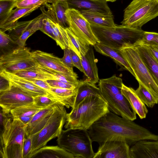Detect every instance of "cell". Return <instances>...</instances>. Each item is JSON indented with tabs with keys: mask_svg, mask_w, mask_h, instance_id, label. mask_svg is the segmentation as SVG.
<instances>
[{
	"mask_svg": "<svg viewBox=\"0 0 158 158\" xmlns=\"http://www.w3.org/2000/svg\"><path fill=\"white\" fill-rule=\"evenodd\" d=\"M45 81L51 87L73 89H75L77 87L76 86L68 84L54 79H48Z\"/></svg>",
	"mask_w": 158,
	"mask_h": 158,
	"instance_id": "b9f144b4",
	"label": "cell"
},
{
	"mask_svg": "<svg viewBox=\"0 0 158 158\" xmlns=\"http://www.w3.org/2000/svg\"><path fill=\"white\" fill-rule=\"evenodd\" d=\"M158 16L156 0H133L124 10L121 25L141 29L144 24Z\"/></svg>",
	"mask_w": 158,
	"mask_h": 158,
	"instance_id": "8992f818",
	"label": "cell"
},
{
	"mask_svg": "<svg viewBox=\"0 0 158 158\" xmlns=\"http://www.w3.org/2000/svg\"><path fill=\"white\" fill-rule=\"evenodd\" d=\"M110 111L107 103L104 98L95 96L87 97L67 114L64 128L88 130Z\"/></svg>",
	"mask_w": 158,
	"mask_h": 158,
	"instance_id": "7a4b0ae2",
	"label": "cell"
},
{
	"mask_svg": "<svg viewBox=\"0 0 158 158\" xmlns=\"http://www.w3.org/2000/svg\"><path fill=\"white\" fill-rule=\"evenodd\" d=\"M69 9L66 0H52L51 3H46L40 8L45 17L64 28L69 27L65 14Z\"/></svg>",
	"mask_w": 158,
	"mask_h": 158,
	"instance_id": "4fadbf2b",
	"label": "cell"
},
{
	"mask_svg": "<svg viewBox=\"0 0 158 158\" xmlns=\"http://www.w3.org/2000/svg\"><path fill=\"white\" fill-rule=\"evenodd\" d=\"M0 91H6L9 89L10 86L9 81L6 79L0 76Z\"/></svg>",
	"mask_w": 158,
	"mask_h": 158,
	"instance_id": "7dc6e473",
	"label": "cell"
},
{
	"mask_svg": "<svg viewBox=\"0 0 158 158\" xmlns=\"http://www.w3.org/2000/svg\"><path fill=\"white\" fill-rule=\"evenodd\" d=\"M97 42L121 50L140 44L144 31L125 26L105 27L90 24Z\"/></svg>",
	"mask_w": 158,
	"mask_h": 158,
	"instance_id": "3957f363",
	"label": "cell"
},
{
	"mask_svg": "<svg viewBox=\"0 0 158 158\" xmlns=\"http://www.w3.org/2000/svg\"><path fill=\"white\" fill-rule=\"evenodd\" d=\"M43 108L37 106L34 103L13 109L10 113L13 119H18L24 124H27L35 114Z\"/></svg>",
	"mask_w": 158,
	"mask_h": 158,
	"instance_id": "83f0119b",
	"label": "cell"
},
{
	"mask_svg": "<svg viewBox=\"0 0 158 158\" xmlns=\"http://www.w3.org/2000/svg\"><path fill=\"white\" fill-rule=\"evenodd\" d=\"M31 21V20L18 22L15 26L8 31V34L16 42L24 31L28 27Z\"/></svg>",
	"mask_w": 158,
	"mask_h": 158,
	"instance_id": "8d00e7d4",
	"label": "cell"
},
{
	"mask_svg": "<svg viewBox=\"0 0 158 158\" xmlns=\"http://www.w3.org/2000/svg\"><path fill=\"white\" fill-rule=\"evenodd\" d=\"M42 5L40 4L27 8L16 7L11 11L6 19L0 24V30L4 32L8 31L16 24L19 19L30 14Z\"/></svg>",
	"mask_w": 158,
	"mask_h": 158,
	"instance_id": "484cf974",
	"label": "cell"
},
{
	"mask_svg": "<svg viewBox=\"0 0 158 158\" xmlns=\"http://www.w3.org/2000/svg\"><path fill=\"white\" fill-rule=\"evenodd\" d=\"M135 91L142 102L148 107L152 108L157 104L151 94L141 84L139 83V86Z\"/></svg>",
	"mask_w": 158,
	"mask_h": 158,
	"instance_id": "e575fe53",
	"label": "cell"
},
{
	"mask_svg": "<svg viewBox=\"0 0 158 158\" xmlns=\"http://www.w3.org/2000/svg\"><path fill=\"white\" fill-rule=\"evenodd\" d=\"M10 85L9 89L0 91V106L4 112L9 114L13 109L34 103L31 96L18 87Z\"/></svg>",
	"mask_w": 158,
	"mask_h": 158,
	"instance_id": "8fae6325",
	"label": "cell"
},
{
	"mask_svg": "<svg viewBox=\"0 0 158 158\" xmlns=\"http://www.w3.org/2000/svg\"><path fill=\"white\" fill-rule=\"evenodd\" d=\"M16 7L20 8L31 7L47 3H51L52 0H16Z\"/></svg>",
	"mask_w": 158,
	"mask_h": 158,
	"instance_id": "ab89813d",
	"label": "cell"
},
{
	"mask_svg": "<svg viewBox=\"0 0 158 158\" xmlns=\"http://www.w3.org/2000/svg\"><path fill=\"white\" fill-rule=\"evenodd\" d=\"M32 141L31 137H25L23 148V158H28L31 151Z\"/></svg>",
	"mask_w": 158,
	"mask_h": 158,
	"instance_id": "f6af8a7d",
	"label": "cell"
},
{
	"mask_svg": "<svg viewBox=\"0 0 158 158\" xmlns=\"http://www.w3.org/2000/svg\"><path fill=\"white\" fill-rule=\"evenodd\" d=\"M71 55L73 65L81 72L84 73L80 58L73 51L70 49Z\"/></svg>",
	"mask_w": 158,
	"mask_h": 158,
	"instance_id": "bcb514c9",
	"label": "cell"
},
{
	"mask_svg": "<svg viewBox=\"0 0 158 158\" xmlns=\"http://www.w3.org/2000/svg\"><path fill=\"white\" fill-rule=\"evenodd\" d=\"M37 64L30 48L19 47L12 52L0 57V71L11 73L32 68Z\"/></svg>",
	"mask_w": 158,
	"mask_h": 158,
	"instance_id": "9c48e42d",
	"label": "cell"
},
{
	"mask_svg": "<svg viewBox=\"0 0 158 158\" xmlns=\"http://www.w3.org/2000/svg\"><path fill=\"white\" fill-rule=\"evenodd\" d=\"M54 104L41 109L35 114L27 124L25 137H31L43 128L53 114Z\"/></svg>",
	"mask_w": 158,
	"mask_h": 158,
	"instance_id": "2e32d148",
	"label": "cell"
},
{
	"mask_svg": "<svg viewBox=\"0 0 158 158\" xmlns=\"http://www.w3.org/2000/svg\"><path fill=\"white\" fill-rule=\"evenodd\" d=\"M59 146L72 154L74 158H93V142L87 130H63L56 140Z\"/></svg>",
	"mask_w": 158,
	"mask_h": 158,
	"instance_id": "5b68a950",
	"label": "cell"
},
{
	"mask_svg": "<svg viewBox=\"0 0 158 158\" xmlns=\"http://www.w3.org/2000/svg\"><path fill=\"white\" fill-rule=\"evenodd\" d=\"M69 9L80 11L94 10L107 14H112L106 0H66Z\"/></svg>",
	"mask_w": 158,
	"mask_h": 158,
	"instance_id": "ac0fdd59",
	"label": "cell"
},
{
	"mask_svg": "<svg viewBox=\"0 0 158 158\" xmlns=\"http://www.w3.org/2000/svg\"><path fill=\"white\" fill-rule=\"evenodd\" d=\"M28 158H74L59 146H44L29 155Z\"/></svg>",
	"mask_w": 158,
	"mask_h": 158,
	"instance_id": "7402d4cb",
	"label": "cell"
},
{
	"mask_svg": "<svg viewBox=\"0 0 158 158\" xmlns=\"http://www.w3.org/2000/svg\"><path fill=\"white\" fill-rule=\"evenodd\" d=\"M24 78L36 86L45 90L52 98L50 94V90L51 87L45 81L40 79Z\"/></svg>",
	"mask_w": 158,
	"mask_h": 158,
	"instance_id": "7bdbcfd3",
	"label": "cell"
},
{
	"mask_svg": "<svg viewBox=\"0 0 158 158\" xmlns=\"http://www.w3.org/2000/svg\"><path fill=\"white\" fill-rule=\"evenodd\" d=\"M93 158H131L130 146L126 143L111 140L99 144Z\"/></svg>",
	"mask_w": 158,
	"mask_h": 158,
	"instance_id": "7c38bea8",
	"label": "cell"
},
{
	"mask_svg": "<svg viewBox=\"0 0 158 158\" xmlns=\"http://www.w3.org/2000/svg\"><path fill=\"white\" fill-rule=\"evenodd\" d=\"M135 46L141 58L158 85V62L146 45L138 44Z\"/></svg>",
	"mask_w": 158,
	"mask_h": 158,
	"instance_id": "cb8c5ba5",
	"label": "cell"
},
{
	"mask_svg": "<svg viewBox=\"0 0 158 158\" xmlns=\"http://www.w3.org/2000/svg\"><path fill=\"white\" fill-rule=\"evenodd\" d=\"M32 55L40 65L56 71L62 74L78 78L73 69L66 66L59 58L52 54L40 50L32 52Z\"/></svg>",
	"mask_w": 158,
	"mask_h": 158,
	"instance_id": "5bb4252c",
	"label": "cell"
},
{
	"mask_svg": "<svg viewBox=\"0 0 158 158\" xmlns=\"http://www.w3.org/2000/svg\"><path fill=\"white\" fill-rule=\"evenodd\" d=\"M92 96L104 98L99 88L95 85L89 83L85 80L80 81L77 87V94L73 107L78 104L85 98Z\"/></svg>",
	"mask_w": 158,
	"mask_h": 158,
	"instance_id": "4316f807",
	"label": "cell"
},
{
	"mask_svg": "<svg viewBox=\"0 0 158 158\" xmlns=\"http://www.w3.org/2000/svg\"><path fill=\"white\" fill-rule=\"evenodd\" d=\"M16 0H0V24L7 18L16 7Z\"/></svg>",
	"mask_w": 158,
	"mask_h": 158,
	"instance_id": "d590c367",
	"label": "cell"
},
{
	"mask_svg": "<svg viewBox=\"0 0 158 158\" xmlns=\"http://www.w3.org/2000/svg\"><path fill=\"white\" fill-rule=\"evenodd\" d=\"M0 76L8 80L10 85L18 87L33 98L40 95L52 97L45 90L14 74L4 71H0Z\"/></svg>",
	"mask_w": 158,
	"mask_h": 158,
	"instance_id": "9a60e30c",
	"label": "cell"
},
{
	"mask_svg": "<svg viewBox=\"0 0 158 158\" xmlns=\"http://www.w3.org/2000/svg\"><path fill=\"white\" fill-rule=\"evenodd\" d=\"M67 114L64 106L61 103L57 102L54 104L53 114L45 125L40 131L31 137L32 148L29 155L46 146L49 141L60 134L66 122Z\"/></svg>",
	"mask_w": 158,
	"mask_h": 158,
	"instance_id": "52a82bcc",
	"label": "cell"
},
{
	"mask_svg": "<svg viewBox=\"0 0 158 158\" xmlns=\"http://www.w3.org/2000/svg\"><path fill=\"white\" fill-rule=\"evenodd\" d=\"M27 124L10 118L0 132V156L2 158H23V148Z\"/></svg>",
	"mask_w": 158,
	"mask_h": 158,
	"instance_id": "277c9868",
	"label": "cell"
},
{
	"mask_svg": "<svg viewBox=\"0 0 158 158\" xmlns=\"http://www.w3.org/2000/svg\"><path fill=\"white\" fill-rule=\"evenodd\" d=\"M40 30L55 40V38L52 32L50 19L46 17L43 19L42 26Z\"/></svg>",
	"mask_w": 158,
	"mask_h": 158,
	"instance_id": "60d3db41",
	"label": "cell"
},
{
	"mask_svg": "<svg viewBox=\"0 0 158 158\" xmlns=\"http://www.w3.org/2000/svg\"><path fill=\"white\" fill-rule=\"evenodd\" d=\"M96 51L100 53L111 57L122 70L130 72L135 77L134 73L129 64L124 58L119 50L97 42L94 46Z\"/></svg>",
	"mask_w": 158,
	"mask_h": 158,
	"instance_id": "ffe728a7",
	"label": "cell"
},
{
	"mask_svg": "<svg viewBox=\"0 0 158 158\" xmlns=\"http://www.w3.org/2000/svg\"><path fill=\"white\" fill-rule=\"evenodd\" d=\"M45 17V15L42 13L34 19L31 20L28 27L16 41L19 46L25 47L27 39L37 31L40 30L43 19Z\"/></svg>",
	"mask_w": 158,
	"mask_h": 158,
	"instance_id": "f546056e",
	"label": "cell"
},
{
	"mask_svg": "<svg viewBox=\"0 0 158 158\" xmlns=\"http://www.w3.org/2000/svg\"><path fill=\"white\" fill-rule=\"evenodd\" d=\"M131 158H158V140H141L130 148Z\"/></svg>",
	"mask_w": 158,
	"mask_h": 158,
	"instance_id": "e0dca14e",
	"label": "cell"
},
{
	"mask_svg": "<svg viewBox=\"0 0 158 158\" xmlns=\"http://www.w3.org/2000/svg\"><path fill=\"white\" fill-rule=\"evenodd\" d=\"M110 111L88 130L93 142L98 144L109 141L124 142L129 146L141 140H158V135L132 121Z\"/></svg>",
	"mask_w": 158,
	"mask_h": 158,
	"instance_id": "6da1fadb",
	"label": "cell"
},
{
	"mask_svg": "<svg viewBox=\"0 0 158 158\" xmlns=\"http://www.w3.org/2000/svg\"><path fill=\"white\" fill-rule=\"evenodd\" d=\"M34 102L36 106L42 107L52 106L56 103L59 102L55 98L44 95L38 96L34 98Z\"/></svg>",
	"mask_w": 158,
	"mask_h": 158,
	"instance_id": "74e56055",
	"label": "cell"
},
{
	"mask_svg": "<svg viewBox=\"0 0 158 158\" xmlns=\"http://www.w3.org/2000/svg\"><path fill=\"white\" fill-rule=\"evenodd\" d=\"M92 45H90L88 52L84 56H81V61L85 80L89 83L95 85L99 80L98 69Z\"/></svg>",
	"mask_w": 158,
	"mask_h": 158,
	"instance_id": "d6986e66",
	"label": "cell"
},
{
	"mask_svg": "<svg viewBox=\"0 0 158 158\" xmlns=\"http://www.w3.org/2000/svg\"><path fill=\"white\" fill-rule=\"evenodd\" d=\"M68 38V48L75 52L81 59L88 51L89 46L81 42L72 32L69 27L65 28Z\"/></svg>",
	"mask_w": 158,
	"mask_h": 158,
	"instance_id": "f1b7e54d",
	"label": "cell"
},
{
	"mask_svg": "<svg viewBox=\"0 0 158 158\" xmlns=\"http://www.w3.org/2000/svg\"><path fill=\"white\" fill-rule=\"evenodd\" d=\"M52 31L57 45L64 50L68 47V38L65 28L51 20Z\"/></svg>",
	"mask_w": 158,
	"mask_h": 158,
	"instance_id": "836d02e7",
	"label": "cell"
},
{
	"mask_svg": "<svg viewBox=\"0 0 158 158\" xmlns=\"http://www.w3.org/2000/svg\"><path fill=\"white\" fill-rule=\"evenodd\" d=\"M157 1H158V0H156Z\"/></svg>",
	"mask_w": 158,
	"mask_h": 158,
	"instance_id": "681fc988",
	"label": "cell"
},
{
	"mask_svg": "<svg viewBox=\"0 0 158 158\" xmlns=\"http://www.w3.org/2000/svg\"><path fill=\"white\" fill-rule=\"evenodd\" d=\"M77 87L73 89L51 87L50 94L64 107L72 108L75 102Z\"/></svg>",
	"mask_w": 158,
	"mask_h": 158,
	"instance_id": "d4e9b609",
	"label": "cell"
},
{
	"mask_svg": "<svg viewBox=\"0 0 158 158\" xmlns=\"http://www.w3.org/2000/svg\"><path fill=\"white\" fill-rule=\"evenodd\" d=\"M120 53L129 64L139 83L143 85L158 103V85L141 58L135 46L124 48Z\"/></svg>",
	"mask_w": 158,
	"mask_h": 158,
	"instance_id": "ba28073f",
	"label": "cell"
},
{
	"mask_svg": "<svg viewBox=\"0 0 158 158\" xmlns=\"http://www.w3.org/2000/svg\"><path fill=\"white\" fill-rule=\"evenodd\" d=\"M146 46L148 47L152 55L158 62V46L152 45Z\"/></svg>",
	"mask_w": 158,
	"mask_h": 158,
	"instance_id": "c3c4849f",
	"label": "cell"
},
{
	"mask_svg": "<svg viewBox=\"0 0 158 158\" xmlns=\"http://www.w3.org/2000/svg\"><path fill=\"white\" fill-rule=\"evenodd\" d=\"M80 12L90 24L105 27H113L116 25L112 14H107L91 10Z\"/></svg>",
	"mask_w": 158,
	"mask_h": 158,
	"instance_id": "603a6c76",
	"label": "cell"
},
{
	"mask_svg": "<svg viewBox=\"0 0 158 158\" xmlns=\"http://www.w3.org/2000/svg\"><path fill=\"white\" fill-rule=\"evenodd\" d=\"M19 47L20 46L8 34L0 30V56L10 53Z\"/></svg>",
	"mask_w": 158,
	"mask_h": 158,
	"instance_id": "1f68e13d",
	"label": "cell"
},
{
	"mask_svg": "<svg viewBox=\"0 0 158 158\" xmlns=\"http://www.w3.org/2000/svg\"><path fill=\"white\" fill-rule=\"evenodd\" d=\"M64 56L62 58H60L62 63L67 67L70 69H73V66L71 55L70 49L68 47L64 49Z\"/></svg>",
	"mask_w": 158,
	"mask_h": 158,
	"instance_id": "ee69618b",
	"label": "cell"
},
{
	"mask_svg": "<svg viewBox=\"0 0 158 158\" xmlns=\"http://www.w3.org/2000/svg\"><path fill=\"white\" fill-rule=\"evenodd\" d=\"M36 65L13 74L19 77L27 79H40L45 81L50 79H55L53 76L39 69Z\"/></svg>",
	"mask_w": 158,
	"mask_h": 158,
	"instance_id": "4dcf8cb0",
	"label": "cell"
},
{
	"mask_svg": "<svg viewBox=\"0 0 158 158\" xmlns=\"http://www.w3.org/2000/svg\"><path fill=\"white\" fill-rule=\"evenodd\" d=\"M139 44L158 46V33L144 31Z\"/></svg>",
	"mask_w": 158,
	"mask_h": 158,
	"instance_id": "f35d334b",
	"label": "cell"
},
{
	"mask_svg": "<svg viewBox=\"0 0 158 158\" xmlns=\"http://www.w3.org/2000/svg\"><path fill=\"white\" fill-rule=\"evenodd\" d=\"M66 15L69 28L83 43L94 46L98 42L91 29L90 24L79 10L69 9Z\"/></svg>",
	"mask_w": 158,
	"mask_h": 158,
	"instance_id": "30bf717a",
	"label": "cell"
},
{
	"mask_svg": "<svg viewBox=\"0 0 158 158\" xmlns=\"http://www.w3.org/2000/svg\"><path fill=\"white\" fill-rule=\"evenodd\" d=\"M121 93L129 102L132 109L142 119L146 117L148 110L145 105L137 95L135 90L123 84Z\"/></svg>",
	"mask_w": 158,
	"mask_h": 158,
	"instance_id": "44dd1931",
	"label": "cell"
},
{
	"mask_svg": "<svg viewBox=\"0 0 158 158\" xmlns=\"http://www.w3.org/2000/svg\"><path fill=\"white\" fill-rule=\"evenodd\" d=\"M37 67L43 72L53 76L55 79L61 82L77 86L79 84L80 81L77 80V77L62 74L54 70L41 66L38 64Z\"/></svg>",
	"mask_w": 158,
	"mask_h": 158,
	"instance_id": "d6a6232c",
	"label": "cell"
}]
</instances>
